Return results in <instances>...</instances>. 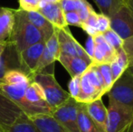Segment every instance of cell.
Wrapping results in <instances>:
<instances>
[{"mask_svg":"<svg viewBox=\"0 0 133 132\" xmlns=\"http://www.w3.org/2000/svg\"><path fill=\"white\" fill-rule=\"evenodd\" d=\"M44 40L39 30L32 25L25 16L23 9H15V24L9 40L19 54L27 47Z\"/></svg>","mask_w":133,"mask_h":132,"instance_id":"1","label":"cell"},{"mask_svg":"<svg viewBox=\"0 0 133 132\" xmlns=\"http://www.w3.org/2000/svg\"><path fill=\"white\" fill-rule=\"evenodd\" d=\"M106 94L102 78L94 64H91L81 75L80 92L75 100L82 104L90 103L95 100L102 99Z\"/></svg>","mask_w":133,"mask_h":132,"instance_id":"2","label":"cell"},{"mask_svg":"<svg viewBox=\"0 0 133 132\" xmlns=\"http://www.w3.org/2000/svg\"><path fill=\"white\" fill-rule=\"evenodd\" d=\"M31 80L41 87L46 102L52 109V111L71 98L69 92L62 88L53 72H42L35 73L32 75Z\"/></svg>","mask_w":133,"mask_h":132,"instance_id":"3","label":"cell"},{"mask_svg":"<svg viewBox=\"0 0 133 132\" xmlns=\"http://www.w3.org/2000/svg\"><path fill=\"white\" fill-rule=\"evenodd\" d=\"M133 121V110L128 106L109 100L106 132H121Z\"/></svg>","mask_w":133,"mask_h":132,"instance_id":"4","label":"cell"},{"mask_svg":"<svg viewBox=\"0 0 133 132\" xmlns=\"http://www.w3.org/2000/svg\"><path fill=\"white\" fill-rule=\"evenodd\" d=\"M81 103L72 97L53 109V116L68 132H80L78 127V110Z\"/></svg>","mask_w":133,"mask_h":132,"instance_id":"5","label":"cell"},{"mask_svg":"<svg viewBox=\"0 0 133 132\" xmlns=\"http://www.w3.org/2000/svg\"><path fill=\"white\" fill-rule=\"evenodd\" d=\"M107 94L109 100L128 106L133 110V77L125 71L116 80Z\"/></svg>","mask_w":133,"mask_h":132,"instance_id":"6","label":"cell"},{"mask_svg":"<svg viewBox=\"0 0 133 132\" xmlns=\"http://www.w3.org/2000/svg\"><path fill=\"white\" fill-rule=\"evenodd\" d=\"M55 31L59 43L60 54L81 57L92 62V60L87 53L85 48L81 45L79 42L74 38L68 26L64 28H55Z\"/></svg>","mask_w":133,"mask_h":132,"instance_id":"7","label":"cell"},{"mask_svg":"<svg viewBox=\"0 0 133 132\" xmlns=\"http://www.w3.org/2000/svg\"><path fill=\"white\" fill-rule=\"evenodd\" d=\"M110 29L114 31L122 40L133 36V14L124 5L110 16Z\"/></svg>","mask_w":133,"mask_h":132,"instance_id":"8","label":"cell"},{"mask_svg":"<svg viewBox=\"0 0 133 132\" xmlns=\"http://www.w3.org/2000/svg\"><path fill=\"white\" fill-rule=\"evenodd\" d=\"M27 85L28 83L10 85L0 82V92L5 94L13 102H15L25 115H27L28 117H33L36 115V113L34 110L32 106L28 103L25 96Z\"/></svg>","mask_w":133,"mask_h":132,"instance_id":"9","label":"cell"},{"mask_svg":"<svg viewBox=\"0 0 133 132\" xmlns=\"http://www.w3.org/2000/svg\"><path fill=\"white\" fill-rule=\"evenodd\" d=\"M44 45H45V41L42 40L27 47L18 54L20 69L27 73L30 77L35 74L37 64L44 51Z\"/></svg>","mask_w":133,"mask_h":132,"instance_id":"10","label":"cell"},{"mask_svg":"<svg viewBox=\"0 0 133 132\" xmlns=\"http://www.w3.org/2000/svg\"><path fill=\"white\" fill-rule=\"evenodd\" d=\"M25 99L28 101V103L32 106L34 110L37 114H49L51 115L52 109L48 103L46 102V100L44 98V94L43 92L41 87L35 82L34 81H31L28 83L26 89H25Z\"/></svg>","mask_w":133,"mask_h":132,"instance_id":"11","label":"cell"},{"mask_svg":"<svg viewBox=\"0 0 133 132\" xmlns=\"http://www.w3.org/2000/svg\"><path fill=\"white\" fill-rule=\"evenodd\" d=\"M93 37V53H92V64H102L113 62L117 56V53L110 47V45L106 42L102 34H97Z\"/></svg>","mask_w":133,"mask_h":132,"instance_id":"12","label":"cell"},{"mask_svg":"<svg viewBox=\"0 0 133 132\" xmlns=\"http://www.w3.org/2000/svg\"><path fill=\"white\" fill-rule=\"evenodd\" d=\"M60 55V48L59 43H58L57 34L56 31H54L51 37L45 42L44 51L41 55V58L37 64L35 73H39L44 71V69L47 67L54 65V62L58 60V57Z\"/></svg>","mask_w":133,"mask_h":132,"instance_id":"13","label":"cell"},{"mask_svg":"<svg viewBox=\"0 0 133 132\" xmlns=\"http://www.w3.org/2000/svg\"><path fill=\"white\" fill-rule=\"evenodd\" d=\"M24 113L15 102L0 92V127L5 129Z\"/></svg>","mask_w":133,"mask_h":132,"instance_id":"14","label":"cell"},{"mask_svg":"<svg viewBox=\"0 0 133 132\" xmlns=\"http://www.w3.org/2000/svg\"><path fill=\"white\" fill-rule=\"evenodd\" d=\"M38 12L48 20L55 28H64L68 26L65 22L64 12L60 2L43 4L40 5Z\"/></svg>","mask_w":133,"mask_h":132,"instance_id":"15","label":"cell"},{"mask_svg":"<svg viewBox=\"0 0 133 132\" xmlns=\"http://www.w3.org/2000/svg\"><path fill=\"white\" fill-rule=\"evenodd\" d=\"M59 62L64 67L65 70L70 74L71 78L81 76L92 62L84 60L83 58L77 56H68L60 54L58 57Z\"/></svg>","mask_w":133,"mask_h":132,"instance_id":"16","label":"cell"},{"mask_svg":"<svg viewBox=\"0 0 133 132\" xmlns=\"http://www.w3.org/2000/svg\"><path fill=\"white\" fill-rule=\"evenodd\" d=\"M24 13H25V16L28 19V21L38 29L39 32L42 34L43 39L46 42L53 35V33L55 31V27L46 18H44L38 11L24 10Z\"/></svg>","mask_w":133,"mask_h":132,"instance_id":"17","label":"cell"},{"mask_svg":"<svg viewBox=\"0 0 133 132\" xmlns=\"http://www.w3.org/2000/svg\"><path fill=\"white\" fill-rule=\"evenodd\" d=\"M85 109L89 116L94 122L106 132L107 125V108L103 104L102 99L95 100L90 103L84 104Z\"/></svg>","mask_w":133,"mask_h":132,"instance_id":"18","label":"cell"},{"mask_svg":"<svg viewBox=\"0 0 133 132\" xmlns=\"http://www.w3.org/2000/svg\"><path fill=\"white\" fill-rule=\"evenodd\" d=\"M15 24V9L0 5V42H7Z\"/></svg>","mask_w":133,"mask_h":132,"instance_id":"19","label":"cell"},{"mask_svg":"<svg viewBox=\"0 0 133 132\" xmlns=\"http://www.w3.org/2000/svg\"><path fill=\"white\" fill-rule=\"evenodd\" d=\"M12 69H20L18 53L12 44L7 43V46L2 56L0 57V81L5 72Z\"/></svg>","mask_w":133,"mask_h":132,"instance_id":"20","label":"cell"},{"mask_svg":"<svg viewBox=\"0 0 133 132\" xmlns=\"http://www.w3.org/2000/svg\"><path fill=\"white\" fill-rule=\"evenodd\" d=\"M30 119L41 132H68L49 114H37L30 117Z\"/></svg>","mask_w":133,"mask_h":132,"instance_id":"21","label":"cell"},{"mask_svg":"<svg viewBox=\"0 0 133 132\" xmlns=\"http://www.w3.org/2000/svg\"><path fill=\"white\" fill-rule=\"evenodd\" d=\"M78 127L80 132H105L89 116L84 104L81 103L78 110Z\"/></svg>","mask_w":133,"mask_h":132,"instance_id":"22","label":"cell"},{"mask_svg":"<svg viewBox=\"0 0 133 132\" xmlns=\"http://www.w3.org/2000/svg\"><path fill=\"white\" fill-rule=\"evenodd\" d=\"M4 130L5 132H41L30 117L25 113H22L21 116L12 125Z\"/></svg>","mask_w":133,"mask_h":132,"instance_id":"23","label":"cell"},{"mask_svg":"<svg viewBox=\"0 0 133 132\" xmlns=\"http://www.w3.org/2000/svg\"><path fill=\"white\" fill-rule=\"evenodd\" d=\"M31 81V77L25 72H23L21 69H12L5 72L0 82L10 85H16L22 84V83H29Z\"/></svg>","mask_w":133,"mask_h":132,"instance_id":"24","label":"cell"},{"mask_svg":"<svg viewBox=\"0 0 133 132\" xmlns=\"http://www.w3.org/2000/svg\"><path fill=\"white\" fill-rule=\"evenodd\" d=\"M129 64H130V62H129L128 58H127V55L125 54V52L123 50L119 52L113 62H111L110 64L114 81L122 75L123 72L127 70Z\"/></svg>","mask_w":133,"mask_h":132,"instance_id":"25","label":"cell"},{"mask_svg":"<svg viewBox=\"0 0 133 132\" xmlns=\"http://www.w3.org/2000/svg\"><path fill=\"white\" fill-rule=\"evenodd\" d=\"M97 7L100 9L101 14L110 17L122 5H126V0H93Z\"/></svg>","mask_w":133,"mask_h":132,"instance_id":"26","label":"cell"},{"mask_svg":"<svg viewBox=\"0 0 133 132\" xmlns=\"http://www.w3.org/2000/svg\"><path fill=\"white\" fill-rule=\"evenodd\" d=\"M98 69L99 72H100L101 76L102 78V81L104 83V87H105L106 93L110 90L112 87L113 83L115 82L113 80V76L111 73V70H110V66L109 64H95Z\"/></svg>","mask_w":133,"mask_h":132,"instance_id":"27","label":"cell"},{"mask_svg":"<svg viewBox=\"0 0 133 132\" xmlns=\"http://www.w3.org/2000/svg\"><path fill=\"white\" fill-rule=\"evenodd\" d=\"M102 35H103L106 42L110 44V47H111L117 53L123 50V48H122L123 40L117 34V33L114 32V31H112L111 29H109L105 33H102Z\"/></svg>","mask_w":133,"mask_h":132,"instance_id":"28","label":"cell"},{"mask_svg":"<svg viewBox=\"0 0 133 132\" xmlns=\"http://www.w3.org/2000/svg\"><path fill=\"white\" fill-rule=\"evenodd\" d=\"M97 15L98 14L93 11L89 16V17L82 23L81 27L89 36H95L97 34H100L97 30Z\"/></svg>","mask_w":133,"mask_h":132,"instance_id":"29","label":"cell"},{"mask_svg":"<svg viewBox=\"0 0 133 132\" xmlns=\"http://www.w3.org/2000/svg\"><path fill=\"white\" fill-rule=\"evenodd\" d=\"M93 11H94V9L92 8V6L86 0H77L76 12L79 15L82 23L89 17V16Z\"/></svg>","mask_w":133,"mask_h":132,"instance_id":"30","label":"cell"},{"mask_svg":"<svg viewBox=\"0 0 133 132\" xmlns=\"http://www.w3.org/2000/svg\"><path fill=\"white\" fill-rule=\"evenodd\" d=\"M65 22L67 25H72V26L82 27V22L81 20L79 15L77 14L76 11H70V12L64 13Z\"/></svg>","mask_w":133,"mask_h":132,"instance_id":"31","label":"cell"},{"mask_svg":"<svg viewBox=\"0 0 133 132\" xmlns=\"http://www.w3.org/2000/svg\"><path fill=\"white\" fill-rule=\"evenodd\" d=\"M110 29V18L103 14L97 15V30L99 33L102 34Z\"/></svg>","mask_w":133,"mask_h":132,"instance_id":"32","label":"cell"},{"mask_svg":"<svg viewBox=\"0 0 133 132\" xmlns=\"http://www.w3.org/2000/svg\"><path fill=\"white\" fill-rule=\"evenodd\" d=\"M41 0H19V8L25 11H38Z\"/></svg>","mask_w":133,"mask_h":132,"instance_id":"33","label":"cell"},{"mask_svg":"<svg viewBox=\"0 0 133 132\" xmlns=\"http://www.w3.org/2000/svg\"><path fill=\"white\" fill-rule=\"evenodd\" d=\"M122 48L130 64H133V36L123 40Z\"/></svg>","mask_w":133,"mask_h":132,"instance_id":"34","label":"cell"},{"mask_svg":"<svg viewBox=\"0 0 133 132\" xmlns=\"http://www.w3.org/2000/svg\"><path fill=\"white\" fill-rule=\"evenodd\" d=\"M80 80L81 76H77V77L72 78L69 82V93L71 97H72L74 99L77 97L80 92Z\"/></svg>","mask_w":133,"mask_h":132,"instance_id":"35","label":"cell"},{"mask_svg":"<svg viewBox=\"0 0 133 132\" xmlns=\"http://www.w3.org/2000/svg\"><path fill=\"white\" fill-rule=\"evenodd\" d=\"M60 3L64 13L70 12V11H76L77 0H60Z\"/></svg>","mask_w":133,"mask_h":132,"instance_id":"36","label":"cell"},{"mask_svg":"<svg viewBox=\"0 0 133 132\" xmlns=\"http://www.w3.org/2000/svg\"><path fill=\"white\" fill-rule=\"evenodd\" d=\"M93 47H94V44H93V37L92 36H89L88 41L86 43V52L87 53L90 55V57H92V53H93ZM92 60V59H91Z\"/></svg>","mask_w":133,"mask_h":132,"instance_id":"37","label":"cell"},{"mask_svg":"<svg viewBox=\"0 0 133 132\" xmlns=\"http://www.w3.org/2000/svg\"><path fill=\"white\" fill-rule=\"evenodd\" d=\"M6 46H7V42H0V57L2 56L3 53L5 52Z\"/></svg>","mask_w":133,"mask_h":132,"instance_id":"38","label":"cell"},{"mask_svg":"<svg viewBox=\"0 0 133 132\" xmlns=\"http://www.w3.org/2000/svg\"><path fill=\"white\" fill-rule=\"evenodd\" d=\"M121 132H133V121L126 128V129H124L122 131H121Z\"/></svg>","mask_w":133,"mask_h":132,"instance_id":"39","label":"cell"},{"mask_svg":"<svg viewBox=\"0 0 133 132\" xmlns=\"http://www.w3.org/2000/svg\"><path fill=\"white\" fill-rule=\"evenodd\" d=\"M126 5H128V7L133 14V0H126Z\"/></svg>","mask_w":133,"mask_h":132,"instance_id":"40","label":"cell"},{"mask_svg":"<svg viewBox=\"0 0 133 132\" xmlns=\"http://www.w3.org/2000/svg\"><path fill=\"white\" fill-rule=\"evenodd\" d=\"M126 71L133 77V64H129V66H128V68H127Z\"/></svg>","mask_w":133,"mask_h":132,"instance_id":"41","label":"cell"},{"mask_svg":"<svg viewBox=\"0 0 133 132\" xmlns=\"http://www.w3.org/2000/svg\"><path fill=\"white\" fill-rule=\"evenodd\" d=\"M56 2H60V0H41V5L48 3H56Z\"/></svg>","mask_w":133,"mask_h":132,"instance_id":"42","label":"cell"},{"mask_svg":"<svg viewBox=\"0 0 133 132\" xmlns=\"http://www.w3.org/2000/svg\"><path fill=\"white\" fill-rule=\"evenodd\" d=\"M0 132H5L4 129H3V128H1V127H0Z\"/></svg>","mask_w":133,"mask_h":132,"instance_id":"43","label":"cell"}]
</instances>
